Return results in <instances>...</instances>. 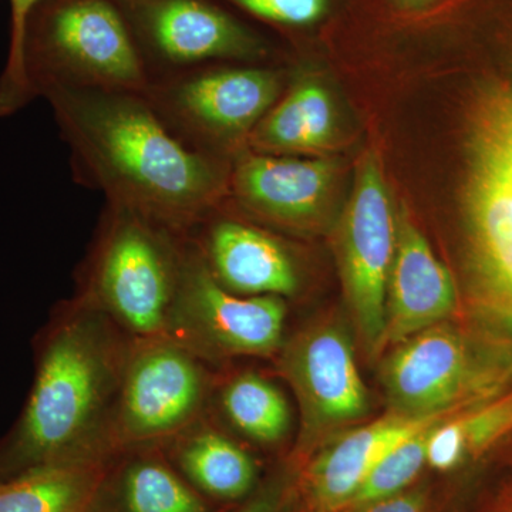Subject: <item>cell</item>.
Segmentation results:
<instances>
[{
  "label": "cell",
  "instance_id": "cell-20",
  "mask_svg": "<svg viewBox=\"0 0 512 512\" xmlns=\"http://www.w3.org/2000/svg\"><path fill=\"white\" fill-rule=\"evenodd\" d=\"M335 107L318 83L299 84L274 104L252 131L256 148L269 153L312 151L329 146L335 137Z\"/></svg>",
  "mask_w": 512,
  "mask_h": 512
},
{
  "label": "cell",
  "instance_id": "cell-15",
  "mask_svg": "<svg viewBox=\"0 0 512 512\" xmlns=\"http://www.w3.org/2000/svg\"><path fill=\"white\" fill-rule=\"evenodd\" d=\"M205 264L228 291L245 296H291L299 285L291 255L278 239L244 222L212 225Z\"/></svg>",
  "mask_w": 512,
  "mask_h": 512
},
{
  "label": "cell",
  "instance_id": "cell-17",
  "mask_svg": "<svg viewBox=\"0 0 512 512\" xmlns=\"http://www.w3.org/2000/svg\"><path fill=\"white\" fill-rule=\"evenodd\" d=\"M116 458L55 461L0 481V512H99Z\"/></svg>",
  "mask_w": 512,
  "mask_h": 512
},
{
  "label": "cell",
  "instance_id": "cell-14",
  "mask_svg": "<svg viewBox=\"0 0 512 512\" xmlns=\"http://www.w3.org/2000/svg\"><path fill=\"white\" fill-rule=\"evenodd\" d=\"M444 417L448 416L413 417L389 412L382 419L343 434L309 468V488L316 503L329 512L348 507L370 471L393 447Z\"/></svg>",
  "mask_w": 512,
  "mask_h": 512
},
{
  "label": "cell",
  "instance_id": "cell-12",
  "mask_svg": "<svg viewBox=\"0 0 512 512\" xmlns=\"http://www.w3.org/2000/svg\"><path fill=\"white\" fill-rule=\"evenodd\" d=\"M456 306L453 276L403 214L396 220V245L387 279L384 346L399 345L443 323Z\"/></svg>",
  "mask_w": 512,
  "mask_h": 512
},
{
  "label": "cell",
  "instance_id": "cell-10",
  "mask_svg": "<svg viewBox=\"0 0 512 512\" xmlns=\"http://www.w3.org/2000/svg\"><path fill=\"white\" fill-rule=\"evenodd\" d=\"M279 365L301 404L305 440L369 412V394L342 329L302 333L286 346Z\"/></svg>",
  "mask_w": 512,
  "mask_h": 512
},
{
  "label": "cell",
  "instance_id": "cell-23",
  "mask_svg": "<svg viewBox=\"0 0 512 512\" xmlns=\"http://www.w3.org/2000/svg\"><path fill=\"white\" fill-rule=\"evenodd\" d=\"M439 421L424 427L393 447L370 471L350 505L363 507L403 493L404 488L409 487L414 478L419 476L424 464H427V446L431 430Z\"/></svg>",
  "mask_w": 512,
  "mask_h": 512
},
{
  "label": "cell",
  "instance_id": "cell-21",
  "mask_svg": "<svg viewBox=\"0 0 512 512\" xmlns=\"http://www.w3.org/2000/svg\"><path fill=\"white\" fill-rule=\"evenodd\" d=\"M512 433V387L487 402L439 421L431 430L427 464L453 470Z\"/></svg>",
  "mask_w": 512,
  "mask_h": 512
},
{
  "label": "cell",
  "instance_id": "cell-11",
  "mask_svg": "<svg viewBox=\"0 0 512 512\" xmlns=\"http://www.w3.org/2000/svg\"><path fill=\"white\" fill-rule=\"evenodd\" d=\"M281 82L262 69L215 70L161 92L163 109L192 137L232 140L255 130L274 107Z\"/></svg>",
  "mask_w": 512,
  "mask_h": 512
},
{
  "label": "cell",
  "instance_id": "cell-13",
  "mask_svg": "<svg viewBox=\"0 0 512 512\" xmlns=\"http://www.w3.org/2000/svg\"><path fill=\"white\" fill-rule=\"evenodd\" d=\"M335 178L328 160L247 156L237 165L234 190L249 210L279 222L301 227L318 217Z\"/></svg>",
  "mask_w": 512,
  "mask_h": 512
},
{
  "label": "cell",
  "instance_id": "cell-25",
  "mask_svg": "<svg viewBox=\"0 0 512 512\" xmlns=\"http://www.w3.org/2000/svg\"><path fill=\"white\" fill-rule=\"evenodd\" d=\"M258 18L289 26L318 22L328 10V0H232Z\"/></svg>",
  "mask_w": 512,
  "mask_h": 512
},
{
  "label": "cell",
  "instance_id": "cell-29",
  "mask_svg": "<svg viewBox=\"0 0 512 512\" xmlns=\"http://www.w3.org/2000/svg\"><path fill=\"white\" fill-rule=\"evenodd\" d=\"M315 512H329V511H325V510H320V511H315Z\"/></svg>",
  "mask_w": 512,
  "mask_h": 512
},
{
  "label": "cell",
  "instance_id": "cell-19",
  "mask_svg": "<svg viewBox=\"0 0 512 512\" xmlns=\"http://www.w3.org/2000/svg\"><path fill=\"white\" fill-rule=\"evenodd\" d=\"M114 477L119 512H210L200 491L170 463L163 447L127 451Z\"/></svg>",
  "mask_w": 512,
  "mask_h": 512
},
{
  "label": "cell",
  "instance_id": "cell-24",
  "mask_svg": "<svg viewBox=\"0 0 512 512\" xmlns=\"http://www.w3.org/2000/svg\"><path fill=\"white\" fill-rule=\"evenodd\" d=\"M12 2V42L8 66L0 79V116L12 114L33 97L26 73V36L32 10L42 0H10Z\"/></svg>",
  "mask_w": 512,
  "mask_h": 512
},
{
  "label": "cell",
  "instance_id": "cell-3",
  "mask_svg": "<svg viewBox=\"0 0 512 512\" xmlns=\"http://www.w3.org/2000/svg\"><path fill=\"white\" fill-rule=\"evenodd\" d=\"M463 217L481 332L512 353V77L485 87L471 110Z\"/></svg>",
  "mask_w": 512,
  "mask_h": 512
},
{
  "label": "cell",
  "instance_id": "cell-22",
  "mask_svg": "<svg viewBox=\"0 0 512 512\" xmlns=\"http://www.w3.org/2000/svg\"><path fill=\"white\" fill-rule=\"evenodd\" d=\"M221 406L229 423L258 443H278L291 426V409L284 393L256 373H244L225 384Z\"/></svg>",
  "mask_w": 512,
  "mask_h": 512
},
{
  "label": "cell",
  "instance_id": "cell-6",
  "mask_svg": "<svg viewBox=\"0 0 512 512\" xmlns=\"http://www.w3.org/2000/svg\"><path fill=\"white\" fill-rule=\"evenodd\" d=\"M210 393L202 357L170 338L133 339L121 372L109 441L116 456L163 447L200 421Z\"/></svg>",
  "mask_w": 512,
  "mask_h": 512
},
{
  "label": "cell",
  "instance_id": "cell-27",
  "mask_svg": "<svg viewBox=\"0 0 512 512\" xmlns=\"http://www.w3.org/2000/svg\"><path fill=\"white\" fill-rule=\"evenodd\" d=\"M284 491V483L281 480H272L237 512H279Z\"/></svg>",
  "mask_w": 512,
  "mask_h": 512
},
{
  "label": "cell",
  "instance_id": "cell-8",
  "mask_svg": "<svg viewBox=\"0 0 512 512\" xmlns=\"http://www.w3.org/2000/svg\"><path fill=\"white\" fill-rule=\"evenodd\" d=\"M286 305L279 296L228 291L194 252L181 259L165 338L204 356H268L282 346Z\"/></svg>",
  "mask_w": 512,
  "mask_h": 512
},
{
  "label": "cell",
  "instance_id": "cell-7",
  "mask_svg": "<svg viewBox=\"0 0 512 512\" xmlns=\"http://www.w3.org/2000/svg\"><path fill=\"white\" fill-rule=\"evenodd\" d=\"M33 96L52 84L144 94L148 80L136 46L106 0H73L47 20L35 53L26 55Z\"/></svg>",
  "mask_w": 512,
  "mask_h": 512
},
{
  "label": "cell",
  "instance_id": "cell-5",
  "mask_svg": "<svg viewBox=\"0 0 512 512\" xmlns=\"http://www.w3.org/2000/svg\"><path fill=\"white\" fill-rule=\"evenodd\" d=\"M167 231L137 212L111 204L83 299L131 339L167 335L183 259Z\"/></svg>",
  "mask_w": 512,
  "mask_h": 512
},
{
  "label": "cell",
  "instance_id": "cell-4",
  "mask_svg": "<svg viewBox=\"0 0 512 512\" xmlns=\"http://www.w3.org/2000/svg\"><path fill=\"white\" fill-rule=\"evenodd\" d=\"M380 379L389 412L451 416L503 393L512 383V353L485 333L439 323L396 345Z\"/></svg>",
  "mask_w": 512,
  "mask_h": 512
},
{
  "label": "cell",
  "instance_id": "cell-26",
  "mask_svg": "<svg viewBox=\"0 0 512 512\" xmlns=\"http://www.w3.org/2000/svg\"><path fill=\"white\" fill-rule=\"evenodd\" d=\"M426 497L421 491L400 493L363 505L362 512H426Z\"/></svg>",
  "mask_w": 512,
  "mask_h": 512
},
{
  "label": "cell",
  "instance_id": "cell-18",
  "mask_svg": "<svg viewBox=\"0 0 512 512\" xmlns=\"http://www.w3.org/2000/svg\"><path fill=\"white\" fill-rule=\"evenodd\" d=\"M165 453L181 476L202 495L218 500H241L256 483L252 457L234 440L211 427L192 424L165 443Z\"/></svg>",
  "mask_w": 512,
  "mask_h": 512
},
{
  "label": "cell",
  "instance_id": "cell-9",
  "mask_svg": "<svg viewBox=\"0 0 512 512\" xmlns=\"http://www.w3.org/2000/svg\"><path fill=\"white\" fill-rule=\"evenodd\" d=\"M396 245V218L375 153L357 173L355 192L342 234V274L346 298L370 353L384 348L386 291Z\"/></svg>",
  "mask_w": 512,
  "mask_h": 512
},
{
  "label": "cell",
  "instance_id": "cell-28",
  "mask_svg": "<svg viewBox=\"0 0 512 512\" xmlns=\"http://www.w3.org/2000/svg\"><path fill=\"white\" fill-rule=\"evenodd\" d=\"M397 2L404 6V8L421 9L426 8V6L431 5V3L437 2V0H397Z\"/></svg>",
  "mask_w": 512,
  "mask_h": 512
},
{
  "label": "cell",
  "instance_id": "cell-1",
  "mask_svg": "<svg viewBox=\"0 0 512 512\" xmlns=\"http://www.w3.org/2000/svg\"><path fill=\"white\" fill-rule=\"evenodd\" d=\"M40 93L74 157L111 204L183 231L220 195V167L174 137L141 94L59 84Z\"/></svg>",
  "mask_w": 512,
  "mask_h": 512
},
{
  "label": "cell",
  "instance_id": "cell-2",
  "mask_svg": "<svg viewBox=\"0 0 512 512\" xmlns=\"http://www.w3.org/2000/svg\"><path fill=\"white\" fill-rule=\"evenodd\" d=\"M86 299L59 309L36 339L28 402L0 440V481L79 458H116L109 431L130 343Z\"/></svg>",
  "mask_w": 512,
  "mask_h": 512
},
{
  "label": "cell",
  "instance_id": "cell-16",
  "mask_svg": "<svg viewBox=\"0 0 512 512\" xmlns=\"http://www.w3.org/2000/svg\"><path fill=\"white\" fill-rule=\"evenodd\" d=\"M148 22L156 46L175 63L251 57L261 50L235 20L200 0H163Z\"/></svg>",
  "mask_w": 512,
  "mask_h": 512
}]
</instances>
